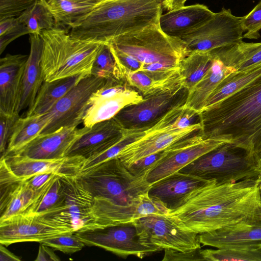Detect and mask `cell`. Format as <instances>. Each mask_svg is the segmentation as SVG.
<instances>
[{
    "label": "cell",
    "instance_id": "obj_1",
    "mask_svg": "<svg viewBox=\"0 0 261 261\" xmlns=\"http://www.w3.org/2000/svg\"><path fill=\"white\" fill-rule=\"evenodd\" d=\"M168 214L181 227L198 234L261 225V191L256 178L225 184L210 180L192 191Z\"/></svg>",
    "mask_w": 261,
    "mask_h": 261
},
{
    "label": "cell",
    "instance_id": "obj_2",
    "mask_svg": "<svg viewBox=\"0 0 261 261\" xmlns=\"http://www.w3.org/2000/svg\"><path fill=\"white\" fill-rule=\"evenodd\" d=\"M199 115L204 138L261 150V75Z\"/></svg>",
    "mask_w": 261,
    "mask_h": 261
},
{
    "label": "cell",
    "instance_id": "obj_3",
    "mask_svg": "<svg viewBox=\"0 0 261 261\" xmlns=\"http://www.w3.org/2000/svg\"><path fill=\"white\" fill-rule=\"evenodd\" d=\"M161 0H103L70 28L75 39L107 42L111 39L159 24Z\"/></svg>",
    "mask_w": 261,
    "mask_h": 261
},
{
    "label": "cell",
    "instance_id": "obj_4",
    "mask_svg": "<svg viewBox=\"0 0 261 261\" xmlns=\"http://www.w3.org/2000/svg\"><path fill=\"white\" fill-rule=\"evenodd\" d=\"M41 65L44 81L91 74L103 42L75 39L58 27L43 31Z\"/></svg>",
    "mask_w": 261,
    "mask_h": 261
},
{
    "label": "cell",
    "instance_id": "obj_5",
    "mask_svg": "<svg viewBox=\"0 0 261 261\" xmlns=\"http://www.w3.org/2000/svg\"><path fill=\"white\" fill-rule=\"evenodd\" d=\"M179 172L218 184L256 178L261 175L254 153L247 148L226 142L203 154Z\"/></svg>",
    "mask_w": 261,
    "mask_h": 261
},
{
    "label": "cell",
    "instance_id": "obj_6",
    "mask_svg": "<svg viewBox=\"0 0 261 261\" xmlns=\"http://www.w3.org/2000/svg\"><path fill=\"white\" fill-rule=\"evenodd\" d=\"M146 176L133 174L117 156L78 175L93 198L102 197L127 205L148 193L151 184Z\"/></svg>",
    "mask_w": 261,
    "mask_h": 261
},
{
    "label": "cell",
    "instance_id": "obj_7",
    "mask_svg": "<svg viewBox=\"0 0 261 261\" xmlns=\"http://www.w3.org/2000/svg\"><path fill=\"white\" fill-rule=\"evenodd\" d=\"M107 42L145 64L158 63L179 67L190 53L184 41L166 34L159 24L118 36Z\"/></svg>",
    "mask_w": 261,
    "mask_h": 261
},
{
    "label": "cell",
    "instance_id": "obj_8",
    "mask_svg": "<svg viewBox=\"0 0 261 261\" xmlns=\"http://www.w3.org/2000/svg\"><path fill=\"white\" fill-rule=\"evenodd\" d=\"M74 234L85 245L98 247L122 257L142 258L162 250L143 243L133 222L80 230Z\"/></svg>",
    "mask_w": 261,
    "mask_h": 261
},
{
    "label": "cell",
    "instance_id": "obj_9",
    "mask_svg": "<svg viewBox=\"0 0 261 261\" xmlns=\"http://www.w3.org/2000/svg\"><path fill=\"white\" fill-rule=\"evenodd\" d=\"M133 222L143 243L161 249L188 251L201 248L199 234L181 227L169 214H150Z\"/></svg>",
    "mask_w": 261,
    "mask_h": 261
},
{
    "label": "cell",
    "instance_id": "obj_10",
    "mask_svg": "<svg viewBox=\"0 0 261 261\" xmlns=\"http://www.w3.org/2000/svg\"><path fill=\"white\" fill-rule=\"evenodd\" d=\"M189 90L181 84L143 97L122 109L114 118L125 129H147L173 108L186 103Z\"/></svg>",
    "mask_w": 261,
    "mask_h": 261
},
{
    "label": "cell",
    "instance_id": "obj_11",
    "mask_svg": "<svg viewBox=\"0 0 261 261\" xmlns=\"http://www.w3.org/2000/svg\"><path fill=\"white\" fill-rule=\"evenodd\" d=\"M243 16L232 14L223 8L204 24L182 36L189 52L210 51L243 41Z\"/></svg>",
    "mask_w": 261,
    "mask_h": 261
},
{
    "label": "cell",
    "instance_id": "obj_12",
    "mask_svg": "<svg viewBox=\"0 0 261 261\" xmlns=\"http://www.w3.org/2000/svg\"><path fill=\"white\" fill-rule=\"evenodd\" d=\"M78 175L65 178L66 189L63 201L55 208L39 215L73 232L93 226L91 215L93 197Z\"/></svg>",
    "mask_w": 261,
    "mask_h": 261
},
{
    "label": "cell",
    "instance_id": "obj_13",
    "mask_svg": "<svg viewBox=\"0 0 261 261\" xmlns=\"http://www.w3.org/2000/svg\"><path fill=\"white\" fill-rule=\"evenodd\" d=\"M107 80L89 74L84 76L49 111L51 119L40 135L48 134L65 126L77 127L83 122L92 94L106 83Z\"/></svg>",
    "mask_w": 261,
    "mask_h": 261
},
{
    "label": "cell",
    "instance_id": "obj_14",
    "mask_svg": "<svg viewBox=\"0 0 261 261\" xmlns=\"http://www.w3.org/2000/svg\"><path fill=\"white\" fill-rule=\"evenodd\" d=\"M200 130L164 149L162 157L147 175L146 180L148 183L151 185L179 171L203 154L228 142L204 138Z\"/></svg>",
    "mask_w": 261,
    "mask_h": 261
},
{
    "label": "cell",
    "instance_id": "obj_15",
    "mask_svg": "<svg viewBox=\"0 0 261 261\" xmlns=\"http://www.w3.org/2000/svg\"><path fill=\"white\" fill-rule=\"evenodd\" d=\"M168 213L169 210L165 206L151 199L148 193L139 200L127 205L95 197L93 198L91 210L93 228L131 222L150 214L166 215Z\"/></svg>",
    "mask_w": 261,
    "mask_h": 261
},
{
    "label": "cell",
    "instance_id": "obj_16",
    "mask_svg": "<svg viewBox=\"0 0 261 261\" xmlns=\"http://www.w3.org/2000/svg\"><path fill=\"white\" fill-rule=\"evenodd\" d=\"M69 233L74 232L39 215L20 214L0 222V244L5 246L19 242L40 243Z\"/></svg>",
    "mask_w": 261,
    "mask_h": 261
},
{
    "label": "cell",
    "instance_id": "obj_17",
    "mask_svg": "<svg viewBox=\"0 0 261 261\" xmlns=\"http://www.w3.org/2000/svg\"><path fill=\"white\" fill-rule=\"evenodd\" d=\"M2 156L5 158L12 172L21 180L42 173H53L67 178L75 177L80 174L86 160L75 155L56 159H34L18 154Z\"/></svg>",
    "mask_w": 261,
    "mask_h": 261
},
{
    "label": "cell",
    "instance_id": "obj_18",
    "mask_svg": "<svg viewBox=\"0 0 261 261\" xmlns=\"http://www.w3.org/2000/svg\"><path fill=\"white\" fill-rule=\"evenodd\" d=\"M201 123L183 129L147 132L140 138L126 146L117 156L126 166L148 155L165 149L176 142L199 131Z\"/></svg>",
    "mask_w": 261,
    "mask_h": 261
},
{
    "label": "cell",
    "instance_id": "obj_19",
    "mask_svg": "<svg viewBox=\"0 0 261 261\" xmlns=\"http://www.w3.org/2000/svg\"><path fill=\"white\" fill-rule=\"evenodd\" d=\"M90 127L65 126L53 132L40 135L22 149L12 154L39 159H56L67 156L73 144Z\"/></svg>",
    "mask_w": 261,
    "mask_h": 261
},
{
    "label": "cell",
    "instance_id": "obj_20",
    "mask_svg": "<svg viewBox=\"0 0 261 261\" xmlns=\"http://www.w3.org/2000/svg\"><path fill=\"white\" fill-rule=\"evenodd\" d=\"M28 56L8 54L0 60V112L19 113L22 79Z\"/></svg>",
    "mask_w": 261,
    "mask_h": 261
},
{
    "label": "cell",
    "instance_id": "obj_21",
    "mask_svg": "<svg viewBox=\"0 0 261 261\" xmlns=\"http://www.w3.org/2000/svg\"><path fill=\"white\" fill-rule=\"evenodd\" d=\"M125 129L115 118L97 123L71 146L67 156L87 159L108 149L124 136Z\"/></svg>",
    "mask_w": 261,
    "mask_h": 261
},
{
    "label": "cell",
    "instance_id": "obj_22",
    "mask_svg": "<svg viewBox=\"0 0 261 261\" xmlns=\"http://www.w3.org/2000/svg\"><path fill=\"white\" fill-rule=\"evenodd\" d=\"M209 181L178 171L151 184L148 195L170 212L180 206L192 191Z\"/></svg>",
    "mask_w": 261,
    "mask_h": 261
},
{
    "label": "cell",
    "instance_id": "obj_23",
    "mask_svg": "<svg viewBox=\"0 0 261 261\" xmlns=\"http://www.w3.org/2000/svg\"><path fill=\"white\" fill-rule=\"evenodd\" d=\"M215 14L203 5L183 6L162 14L159 24L167 35L180 38L211 19Z\"/></svg>",
    "mask_w": 261,
    "mask_h": 261
},
{
    "label": "cell",
    "instance_id": "obj_24",
    "mask_svg": "<svg viewBox=\"0 0 261 261\" xmlns=\"http://www.w3.org/2000/svg\"><path fill=\"white\" fill-rule=\"evenodd\" d=\"M201 244L217 248L261 251V225L226 227L199 234Z\"/></svg>",
    "mask_w": 261,
    "mask_h": 261
},
{
    "label": "cell",
    "instance_id": "obj_25",
    "mask_svg": "<svg viewBox=\"0 0 261 261\" xmlns=\"http://www.w3.org/2000/svg\"><path fill=\"white\" fill-rule=\"evenodd\" d=\"M30 51L22 79L19 112L33 105L44 81L41 65L43 39L40 35L30 34Z\"/></svg>",
    "mask_w": 261,
    "mask_h": 261
},
{
    "label": "cell",
    "instance_id": "obj_26",
    "mask_svg": "<svg viewBox=\"0 0 261 261\" xmlns=\"http://www.w3.org/2000/svg\"><path fill=\"white\" fill-rule=\"evenodd\" d=\"M143 99L141 94L129 86L117 94L89 102V107L83 122L84 126L90 127L97 123L111 119L124 107L138 103Z\"/></svg>",
    "mask_w": 261,
    "mask_h": 261
},
{
    "label": "cell",
    "instance_id": "obj_27",
    "mask_svg": "<svg viewBox=\"0 0 261 261\" xmlns=\"http://www.w3.org/2000/svg\"><path fill=\"white\" fill-rule=\"evenodd\" d=\"M49 181L38 191L32 189L24 180L1 189L0 222L23 213L40 196Z\"/></svg>",
    "mask_w": 261,
    "mask_h": 261
},
{
    "label": "cell",
    "instance_id": "obj_28",
    "mask_svg": "<svg viewBox=\"0 0 261 261\" xmlns=\"http://www.w3.org/2000/svg\"><path fill=\"white\" fill-rule=\"evenodd\" d=\"M211 53L214 58L212 65L196 86L189 91L185 103L188 107L199 113L220 82L227 75L237 70L231 67L226 66L222 61Z\"/></svg>",
    "mask_w": 261,
    "mask_h": 261
},
{
    "label": "cell",
    "instance_id": "obj_29",
    "mask_svg": "<svg viewBox=\"0 0 261 261\" xmlns=\"http://www.w3.org/2000/svg\"><path fill=\"white\" fill-rule=\"evenodd\" d=\"M85 76L81 75L51 82L44 81L26 116L40 115L48 113Z\"/></svg>",
    "mask_w": 261,
    "mask_h": 261
},
{
    "label": "cell",
    "instance_id": "obj_30",
    "mask_svg": "<svg viewBox=\"0 0 261 261\" xmlns=\"http://www.w3.org/2000/svg\"><path fill=\"white\" fill-rule=\"evenodd\" d=\"M227 66L244 70L261 63V42L243 41L211 51Z\"/></svg>",
    "mask_w": 261,
    "mask_h": 261
},
{
    "label": "cell",
    "instance_id": "obj_31",
    "mask_svg": "<svg viewBox=\"0 0 261 261\" xmlns=\"http://www.w3.org/2000/svg\"><path fill=\"white\" fill-rule=\"evenodd\" d=\"M51 119V115L49 112L40 115L20 117L15 124L6 151L3 155L14 154L22 149L40 135Z\"/></svg>",
    "mask_w": 261,
    "mask_h": 261
},
{
    "label": "cell",
    "instance_id": "obj_32",
    "mask_svg": "<svg viewBox=\"0 0 261 261\" xmlns=\"http://www.w3.org/2000/svg\"><path fill=\"white\" fill-rule=\"evenodd\" d=\"M260 75L261 63L228 74L210 95L201 112L237 91Z\"/></svg>",
    "mask_w": 261,
    "mask_h": 261
},
{
    "label": "cell",
    "instance_id": "obj_33",
    "mask_svg": "<svg viewBox=\"0 0 261 261\" xmlns=\"http://www.w3.org/2000/svg\"><path fill=\"white\" fill-rule=\"evenodd\" d=\"M214 58L211 51H192L179 65L182 86L192 90L211 67Z\"/></svg>",
    "mask_w": 261,
    "mask_h": 261
},
{
    "label": "cell",
    "instance_id": "obj_34",
    "mask_svg": "<svg viewBox=\"0 0 261 261\" xmlns=\"http://www.w3.org/2000/svg\"><path fill=\"white\" fill-rule=\"evenodd\" d=\"M48 7L58 25L70 28L78 24L97 5L73 0H48Z\"/></svg>",
    "mask_w": 261,
    "mask_h": 261
},
{
    "label": "cell",
    "instance_id": "obj_35",
    "mask_svg": "<svg viewBox=\"0 0 261 261\" xmlns=\"http://www.w3.org/2000/svg\"><path fill=\"white\" fill-rule=\"evenodd\" d=\"M200 122L199 113L184 104L169 110L146 132L180 129Z\"/></svg>",
    "mask_w": 261,
    "mask_h": 261
},
{
    "label": "cell",
    "instance_id": "obj_36",
    "mask_svg": "<svg viewBox=\"0 0 261 261\" xmlns=\"http://www.w3.org/2000/svg\"><path fill=\"white\" fill-rule=\"evenodd\" d=\"M17 18L27 27L30 34L40 35L43 31L56 27L54 16L46 0H36Z\"/></svg>",
    "mask_w": 261,
    "mask_h": 261
},
{
    "label": "cell",
    "instance_id": "obj_37",
    "mask_svg": "<svg viewBox=\"0 0 261 261\" xmlns=\"http://www.w3.org/2000/svg\"><path fill=\"white\" fill-rule=\"evenodd\" d=\"M66 178L56 175L39 197L21 214L41 215L58 206L65 197Z\"/></svg>",
    "mask_w": 261,
    "mask_h": 261
},
{
    "label": "cell",
    "instance_id": "obj_38",
    "mask_svg": "<svg viewBox=\"0 0 261 261\" xmlns=\"http://www.w3.org/2000/svg\"><path fill=\"white\" fill-rule=\"evenodd\" d=\"M145 129H125L124 136L119 141L101 152L86 159L81 172L117 156L126 146L144 135Z\"/></svg>",
    "mask_w": 261,
    "mask_h": 261
},
{
    "label": "cell",
    "instance_id": "obj_39",
    "mask_svg": "<svg viewBox=\"0 0 261 261\" xmlns=\"http://www.w3.org/2000/svg\"><path fill=\"white\" fill-rule=\"evenodd\" d=\"M91 74L103 77L106 80L124 82L122 80L115 58L108 43L103 42L101 45L93 63Z\"/></svg>",
    "mask_w": 261,
    "mask_h": 261
},
{
    "label": "cell",
    "instance_id": "obj_40",
    "mask_svg": "<svg viewBox=\"0 0 261 261\" xmlns=\"http://www.w3.org/2000/svg\"><path fill=\"white\" fill-rule=\"evenodd\" d=\"M204 260L210 261H261V251L237 248L201 249Z\"/></svg>",
    "mask_w": 261,
    "mask_h": 261
},
{
    "label": "cell",
    "instance_id": "obj_41",
    "mask_svg": "<svg viewBox=\"0 0 261 261\" xmlns=\"http://www.w3.org/2000/svg\"><path fill=\"white\" fill-rule=\"evenodd\" d=\"M125 82L127 85L137 89L143 97L169 88L142 71L127 75Z\"/></svg>",
    "mask_w": 261,
    "mask_h": 261
},
{
    "label": "cell",
    "instance_id": "obj_42",
    "mask_svg": "<svg viewBox=\"0 0 261 261\" xmlns=\"http://www.w3.org/2000/svg\"><path fill=\"white\" fill-rule=\"evenodd\" d=\"M54 250L60 251L64 253L72 254L82 250L85 246L74 233L60 234L44 240L40 242Z\"/></svg>",
    "mask_w": 261,
    "mask_h": 261
},
{
    "label": "cell",
    "instance_id": "obj_43",
    "mask_svg": "<svg viewBox=\"0 0 261 261\" xmlns=\"http://www.w3.org/2000/svg\"><path fill=\"white\" fill-rule=\"evenodd\" d=\"M245 34L243 38L257 39L260 37L261 30V0L246 15L243 16Z\"/></svg>",
    "mask_w": 261,
    "mask_h": 261
},
{
    "label": "cell",
    "instance_id": "obj_44",
    "mask_svg": "<svg viewBox=\"0 0 261 261\" xmlns=\"http://www.w3.org/2000/svg\"><path fill=\"white\" fill-rule=\"evenodd\" d=\"M110 47L122 80L124 82H126L125 78L127 75L142 70L143 63L123 53L114 49L111 46Z\"/></svg>",
    "mask_w": 261,
    "mask_h": 261
},
{
    "label": "cell",
    "instance_id": "obj_45",
    "mask_svg": "<svg viewBox=\"0 0 261 261\" xmlns=\"http://www.w3.org/2000/svg\"><path fill=\"white\" fill-rule=\"evenodd\" d=\"M36 0H0V21L17 18Z\"/></svg>",
    "mask_w": 261,
    "mask_h": 261
},
{
    "label": "cell",
    "instance_id": "obj_46",
    "mask_svg": "<svg viewBox=\"0 0 261 261\" xmlns=\"http://www.w3.org/2000/svg\"><path fill=\"white\" fill-rule=\"evenodd\" d=\"M19 113L7 114L0 112V152L5 154L15 124L20 118Z\"/></svg>",
    "mask_w": 261,
    "mask_h": 261
},
{
    "label": "cell",
    "instance_id": "obj_47",
    "mask_svg": "<svg viewBox=\"0 0 261 261\" xmlns=\"http://www.w3.org/2000/svg\"><path fill=\"white\" fill-rule=\"evenodd\" d=\"M164 150L139 160L127 167L130 172L135 176L147 175L149 171L162 157Z\"/></svg>",
    "mask_w": 261,
    "mask_h": 261
},
{
    "label": "cell",
    "instance_id": "obj_48",
    "mask_svg": "<svg viewBox=\"0 0 261 261\" xmlns=\"http://www.w3.org/2000/svg\"><path fill=\"white\" fill-rule=\"evenodd\" d=\"M27 34H30L28 29L19 21L17 17L15 23L4 33L0 34V54L3 53L8 45L12 41Z\"/></svg>",
    "mask_w": 261,
    "mask_h": 261
},
{
    "label": "cell",
    "instance_id": "obj_49",
    "mask_svg": "<svg viewBox=\"0 0 261 261\" xmlns=\"http://www.w3.org/2000/svg\"><path fill=\"white\" fill-rule=\"evenodd\" d=\"M201 248L188 251H180L174 249H165L163 261H192L204 260L201 252Z\"/></svg>",
    "mask_w": 261,
    "mask_h": 261
},
{
    "label": "cell",
    "instance_id": "obj_50",
    "mask_svg": "<svg viewBox=\"0 0 261 261\" xmlns=\"http://www.w3.org/2000/svg\"><path fill=\"white\" fill-rule=\"evenodd\" d=\"M56 175H57L53 173H38L23 180H24L32 189L38 191Z\"/></svg>",
    "mask_w": 261,
    "mask_h": 261
},
{
    "label": "cell",
    "instance_id": "obj_51",
    "mask_svg": "<svg viewBox=\"0 0 261 261\" xmlns=\"http://www.w3.org/2000/svg\"><path fill=\"white\" fill-rule=\"evenodd\" d=\"M60 259L51 247L40 243L36 261H59Z\"/></svg>",
    "mask_w": 261,
    "mask_h": 261
},
{
    "label": "cell",
    "instance_id": "obj_52",
    "mask_svg": "<svg viewBox=\"0 0 261 261\" xmlns=\"http://www.w3.org/2000/svg\"><path fill=\"white\" fill-rule=\"evenodd\" d=\"M5 246L0 244V261H19L20 258L9 250H8Z\"/></svg>",
    "mask_w": 261,
    "mask_h": 261
},
{
    "label": "cell",
    "instance_id": "obj_53",
    "mask_svg": "<svg viewBox=\"0 0 261 261\" xmlns=\"http://www.w3.org/2000/svg\"><path fill=\"white\" fill-rule=\"evenodd\" d=\"M187 0H166L162 2V7L168 10L182 7Z\"/></svg>",
    "mask_w": 261,
    "mask_h": 261
},
{
    "label": "cell",
    "instance_id": "obj_54",
    "mask_svg": "<svg viewBox=\"0 0 261 261\" xmlns=\"http://www.w3.org/2000/svg\"><path fill=\"white\" fill-rule=\"evenodd\" d=\"M254 157L257 169L261 174V150L255 153Z\"/></svg>",
    "mask_w": 261,
    "mask_h": 261
},
{
    "label": "cell",
    "instance_id": "obj_55",
    "mask_svg": "<svg viewBox=\"0 0 261 261\" xmlns=\"http://www.w3.org/2000/svg\"><path fill=\"white\" fill-rule=\"evenodd\" d=\"M73 1H77V2H83V3H91V4L97 5L101 2L103 1V0H73Z\"/></svg>",
    "mask_w": 261,
    "mask_h": 261
},
{
    "label": "cell",
    "instance_id": "obj_56",
    "mask_svg": "<svg viewBox=\"0 0 261 261\" xmlns=\"http://www.w3.org/2000/svg\"><path fill=\"white\" fill-rule=\"evenodd\" d=\"M257 184L261 191V175L256 178Z\"/></svg>",
    "mask_w": 261,
    "mask_h": 261
},
{
    "label": "cell",
    "instance_id": "obj_57",
    "mask_svg": "<svg viewBox=\"0 0 261 261\" xmlns=\"http://www.w3.org/2000/svg\"><path fill=\"white\" fill-rule=\"evenodd\" d=\"M161 1H162V2H164V1H165L166 0H161Z\"/></svg>",
    "mask_w": 261,
    "mask_h": 261
}]
</instances>
